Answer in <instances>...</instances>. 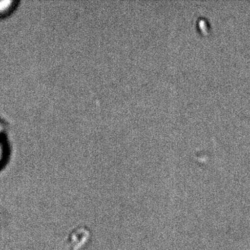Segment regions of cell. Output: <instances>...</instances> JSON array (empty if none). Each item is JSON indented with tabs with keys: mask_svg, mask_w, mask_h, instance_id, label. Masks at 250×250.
Segmentation results:
<instances>
[{
	"mask_svg": "<svg viewBox=\"0 0 250 250\" xmlns=\"http://www.w3.org/2000/svg\"><path fill=\"white\" fill-rule=\"evenodd\" d=\"M4 125L0 122V172L5 169L11 157V147L7 138L6 133L3 134Z\"/></svg>",
	"mask_w": 250,
	"mask_h": 250,
	"instance_id": "6da1fadb",
	"label": "cell"
},
{
	"mask_svg": "<svg viewBox=\"0 0 250 250\" xmlns=\"http://www.w3.org/2000/svg\"><path fill=\"white\" fill-rule=\"evenodd\" d=\"M19 1L15 0H2L0 1V20L6 18L13 14L17 5Z\"/></svg>",
	"mask_w": 250,
	"mask_h": 250,
	"instance_id": "7a4b0ae2",
	"label": "cell"
}]
</instances>
